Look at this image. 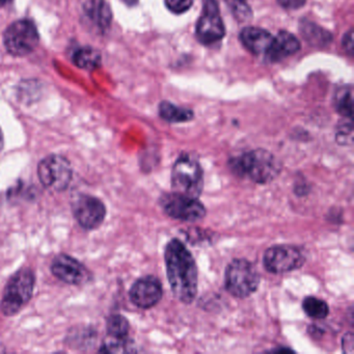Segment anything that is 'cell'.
<instances>
[{"label": "cell", "instance_id": "cell-1", "mask_svg": "<svg viewBox=\"0 0 354 354\" xmlns=\"http://www.w3.org/2000/svg\"><path fill=\"white\" fill-rule=\"evenodd\" d=\"M167 279L174 296L189 304L198 294V272L190 250L179 239H171L165 246Z\"/></svg>", "mask_w": 354, "mask_h": 354}, {"label": "cell", "instance_id": "cell-2", "mask_svg": "<svg viewBox=\"0 0 354 354\" xmlns=\"http://www.w3.org/2000/svg\"><path fill=\"white\" fill-rule=\"evenodd\" d=\"M229 167L238 177H246L257 184L270 183L279 177L281 163L272 153L256 149L229 160Z\"/></svg>", "mask_w": 354, "mask_h": 354}, {"label": "cell", "instance_id": "cell-3", "mask_svg": "<svg viewBox=\"0 0 354 354\" xmlns=\"http://www.w3.org/2000/svg\"><path fill=\"white\" fill-rule=\"evenodd\" d=\"M173 192L198 198L204 187V171L196 155L182 153L171 167Z\"/></svg>", "mask_w": 354, "mask_h": 354}, {"label": "cell", "instance_id": "cell-4", "mask_svg": "<svg viewBox=\"0 0 354 354\" xmlns=\"http://www.w3.org/2000/svg\"><path fill=\"white\" fill-rule=\"evenodd\" d=\"M36 277L30 268H22L12 275L6 286L0 310L5 316L18 314L32 299Z\"/></svg>", "mask_w": 354, "mask_h": 354}, {"label": "cell", "instance_id": "cell-5", "mask_svg": "<svg viewBox=\"0 0 354 354\" xmlns=\"http://www.w3.org/2000/svg\"><path fill=\"white\" fill-rule=\"evenodd\" d=\"M260 281L258 269L245 259H235L225 269V289L234 297H250L258 290Z\"/></svg>", "mask_w": 354, "mask_h": 354}, {"label": "cell", "instance_id": "cell-6", "mask_svg": "<svg viewBox=\"0 0 354 354\" xmlns=\"http://www.w3.org/2000/svg\"><path fill=\"white\" fill-rule=\"evenodd\" d=\"M159 205L163 212L176 221L196 223L206 216V208L198 198L171 192L162 194Z\"/></svg>", "mask_w": 354, "mask_h": 354}, {"label": "cell", "instance_id": "cell-7", "mask_svg": "<svg viewBox=\"0 0 354 354\" xmlns=\"http://www.w3.org/2000/svg\"><path fill=\"white\" fill-rule=\"evenodd\" d=\"M40 36L34 22L28 19L12 24L3 34V44L14 57H26L38 46Z\"/></svg>", "mask_w": 354, "mask_h": 354}, {"label": "cell", "instance_id": "cell-8", "mask_svg": "<svg viewBox=\"0 0 354 354\" xmlns=\"http://www.w3.org/2000/svg\"><path fill=\"white\" fill-rule=\"evenodd\" d=\"M73 169L71 163L62 155H49L38 165V177L45 188L51 192H61L71 183Z\"/></svg>", "mask_w": 354, "mask_h": 354}, {"label": "cell", "instance_id": "cell-9", "mask_svg": "<svg viewBox=\"0 0 354 354\" xmlns=\"http://www.w3.org/2000/svg\"><path fill=\"white\" fill-rule=\"evenodd\" d=\"M306 262L304 252L297 246L274 245L269 248L263 256V264L268 272L283 274L301 268Z\"/></svg>", "mask_w": 354, "mask_h": 354}, {"label": "cell", "instance_id": "cell-10", "mask_svg": "<svg viewBox=\"0 0 354 354\" xmlns=\"http://www.w3.org/2000/svg\"><path fill=\"white\" fill-rule=\"evenodd\" d=\"M196 34L198 40L204 45L214 44L223 40L225 28L216 0H204L202 15L196 24Z\"/></svg>", "mask_w": 354, "mask_h": 354}, {"label": "cell", "instance_id": "cell-11", "mask_svg": "<svg viewBox=\"0 0 354 354\" xmlns=\"http://www.w3.org/2000/svg\"><path fill=\"white\" fill-rule=\"evenodd\" d=\"M72 208L78 225L88 231L98 229L106 217V207L96 196H78Z\"/></svg>", "mask_w": 354, "mask_h": 354}, {"label": "cell", "instance_id": "cell-12", "mask_svg": "<svg viewBox=\"0 0 354 354\" xmlns=\"http://www.w3.org/2000/svg\"><path fill=\"white\" fill-rule=\"evenodd\" d=\"M50 269L57 279L68 285H82L91 277L86 266L69 254H62L55 257L51 263Z\"/></svg>", "mask_w": 354, "mask_h": 354}, {"label": "cell", "instance_id": "cell-13", "mask_svg": "<svg viewBox=\"0 0 354 354\" xmlns=\"http://www.w3.org/2000/svg\"><path fill=\"white\" fill-rule=\"evenodd\" d=\"M162 285L153 275L140 277L132 285L129 297L132 304L138 308L147 310L156 306L162 298Z\"/></svg>", "mask_w": 354, "mask_h": 354}, {"label": "cell", "instance_id": "cell-14", "mask_svg": "<svg viewBox=\"0 0 354 354\" xmlns=\"http://www.w3.org/2000/svg\"><path fill=\"white\" fill-rule=\"evenodd\" d=\"M300 49V42L291 32L281 30L277 37H273L272 43L265 53L266 59L270 63H277L286 57L295 55Z\"/></svg>", "mask_w": 354, "mask_h": 354}, {"label": "cell", "instance_id": "cell-15", "mask_svg": "<svg viewBox=\"0 0 354 354\" xmlns=\"http://www.w3.org/2000/svg\"><path fill=\"white\" fill-rule=\"evenodd\" d=\"M272 40V35L268 30L260 28H245L240 32V41L242 44L254 55L266 53Z\"/></svg>", "mask_w": 354, "mask_h": 354}, {"label": "cell", "instance_id": "cell-16", "mask_svg": "<svg viewBox=\"0 0 354 354\" xmlns=\"http://www.w3.org/2000/svg\"><path fill=\"white\" fill-rule=\"evenodd\" d=\"M84 16L101 30H106L113 20L111 8L105 0H82Z\"/></svg>", "mask_w": 354, "mask_h": 354}, {"label": "cell", "instance_id": "cell-17", "mask_svg": "<svg viewBox=\"0 0 354 354\" xmlns=\"http://www.w3.org/2000/svg\"><path fill=\"white\" fill-rule=\"evenodd\" d=\"M299 30L302 38L310 46L322 48L330 44L333 41V35L328 30L308 19H302L300 21Z\"/></svg>", "mask_w": 354, "mask_h": 354}, {"label": "cell", "instance_id": "cell-18", "mask_svg": "<svg viewBox=\"0 0 354 354\" xmlns=\"http://www.w3.org/2000/svg\"><path fill=\"white\" fill-rule=\"evenodd\" d=\"M73 63L80 69L92 70L100 67L102 57L100 51L90 46L80 47L73 53Z\"/></svg>", "mask_w": 354, "mask_h": 354}, {"label": "cell", "instance_id": "cell-19", "mask_svg": "<svg viewBox=\"0 0 354 354\" xmlns=\"http://www.w3.org/2000/svg\"><path fill=\"white\" fill-rule=\"evenodd\" d=\"M159 115H160L161 119L173 124L192 121L194 117V111L192 109L177 106L169 101H162L160 103Z\"/></svg>", "mask_w": 354, "mask_h": 354}, {"label": "cell", "instance_id": "cell-20", "mask_svg": "<svg viewBox=\"0 0 354 354\" xmlns=\"http://www.w3.org/2000/svg\"><path fill=\"white\" fill-rule=\"evenodd\" d=\"M302 310L306 316L315 320H322L329 315V306L326 301L315 296H308L302 301Z\"/></svg>", "mask_w": 354, "mask_h": 354}, {"label": "cell", "instance_id": "cell-21", "mask_svg": "<svg viewBox=\"0 0 354 354\" xmlns=\"http://www.w3.org/2000/svg\"><path fill=\"white\" fill-rule=\"evenodd\" d=\"M335 111L345 118L352 119L353 117V96L351 88H342L337 91L335 97Z\"/></svg>", "mask_w": 354, "mask_h": 354}, {"label": "cell", "instance_id": "cell-22", "mask_svg": "<svg viewBox=\"0 0 354 354\" xmlns=\"http://www.w3.org/2000/svg\"><path fill=\"white\" fill-rule=\"evenodd\" d=\"M107 333L115 339H126L129 333L130 325L127 319L122 315H113L106 323Z\"/></svg>", "mask_w": 354, "mask_h": 354}, {"label": "cell", "instance_id": "cell-23", "mask_svg": "<svg viewBox=\"0 0 354 354\" xmlns=\"http://www.w3.org/2000/svg\"><path fill=\"white\" fill-rule=\"evenodd\" d=\"M227 6L231 8L232 13L239 21H245L252 16V10L246 0H227Z\"/></svg>", "mask_w": 354, "mask_h": 354}, {"label": "cell", "instance_id": "cell-24", "mask_svg": "<svg viewBox=\"0 0 354 354\" xmlns=\"http://www.w3.org/2000/svg\"><path fill=\"white\" fill-rule=\"evenodd\" d=\"M352 134H353V127H352V120H348V122L344 121V123L337 126V142L341 145L352 144Z\"/></svg>", "mask_w": 354, "mask_h": 354}, {"label": "cell", "instance_id": "cell-25", "mask_svg": "<svg viewBox=\"0 0 354 354\" xmlns=\"http://www.w3.org/2000/svg\"><path fill=\"white\" fill-rule=\"evenodd\" d=\"M165 7L171 12V13L183 14L189 11L190 8L194 5V0H165Z\"/></svg>", "mask_w": 354, "mask_h": 354}, {"label": "cell", "instance_id": "cell-26", "mask_svg": "<svg viewBox=\"0 0 354 354\" xmlns=\"http://www.w3.org/2000/svg\"><path fill=\"white\" fill-rule=\"evenodd\" d=\"M342 46H343L344 50L346 53H349L350 55H353V32L352 30H349V32H346L344 36L343 41H342Z\"/></svg>", "mask_w": 354, "mask_h": 354}, {"label": "cell", "instance_id": "cell-27", "mask_svg": "<svg viewBox=\"0 0 354 354\" xmlns=\"http://www.w3.org/2000/svg\"><path fill=\"white\" fill-rule=\"evenodd\" d=\"M281 7L287 10H298L306 5V0H277Z\"/></svg>", "mask_w": 354, "mask_h": 354}, {"label": "cell", "instance_id": "cell-28", "mask_svg": "<svg viewBox=\"0 0 354 354\" xmlns=\"http://www.w3.org/2000/svg\"><path fill=\"white\" fill-rule=\"evenodd\" d=\"M342 346H343V351L345 353L351 354L353 352V335L352 333H347L344 335Z\"/></svg>", "mask_w": 354, "mask_h": 354}, {"label": "cell", "instance_id": "cell-29", "mask_svg": "<svg viewBox=\"0 0 354 354\" xmlns=\"http://www.w3.org/2000/svg\"><path fill=\"white\" fill-rule=\"evenodd\" d=\"M128 6H136L138 3V0H124Z\"/></svg>", "mask_w": 354, "mask_h": 354}, {"label": "cell", "instance_id": "cell-30", "mask_svg": "<svg viewBox=\"0 0 354 354\" xmlns=\"http://www.w3.org/2000/svg\"><path fill=\"white\" fill-rule=\"evenodd\" d=\"M3 131H1V129H0V151L3 150Z\"/></svg>", "mask_w": 354, "mask_h": 354}, {"label": "cell", "instance_id": "cell-31", "mask_svg": "<svg viewBox=\"0 0 354 354\" xmlns=\"http://www.w3.org/2000/svg\"><path fill=\"white\" fill-rule=\"evenodd\" d=\"M12 0H0V7H5L8 3H11Z\"/></svg>", "mask_w": 354, "mask_h": 354}]
</instances>
